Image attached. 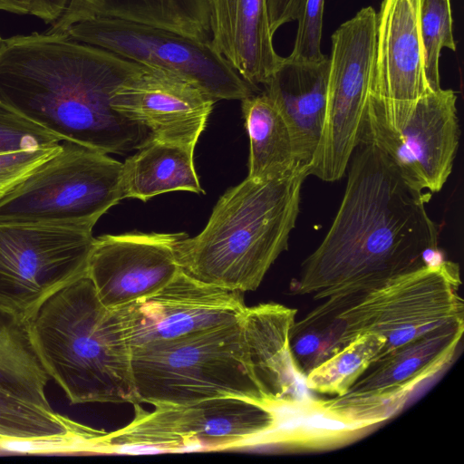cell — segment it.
Listing matches in <instances>:
<instances>
[{
    "label": "cell",
    "mask_w": 464,
    "mask_h": 464,
    "mask_svg": "<svg viewBox=\"0 0 464 464\" xmlns=\"http://www.w3.org/2000/svg\"><path fill=\"white\" fill-rule=\"evenodd\" d=\"M343 197L328 232L303 262L291 290L314 300L373 288L437 262L431 194L413 187L389 157L362 140L346 171Z\"/></svg>",
    "instance_id": "cell-1"
},
{
    "label": "cell",
    "mask_w": 464,
    "mask_h": 464,
    "mask_svg": "<svg viewBox=\"0 0 464 464\" xmlns=\"http://www.w3.org/2000/svg\"><path fill=\"white\" fill-rule=\"evenodd\" d=\"M141 66L64 34L15 35L0 44V102L62 141L124 154L150 132L113 110L111 96Z\"/></svg>",
    "instance_id": "cell-2"
},
{
    "label": "cell",
    "mask_w": 464,
    "mask_h": 464,
    "mask_svg": "<svg viewBox=\"0 0 464 464\" xmlns=\"http://www.w3.org/2000/svg\"><path fill=\"white\" fill-rule=\"evenodd\" d=\"M307 165L271 179L246 177L227 190L204 229L179 240L176 258L182 272L213 286L255 291L288 248L300 210Z\"/></svg>",
    "instance_id": "cell-3"
},
{
    "label": "cell",
    "mask_w": 464,
    "mask_h": 464,
    "mask_svg": "<svg viewBox=\"0 0 464 464\" xmlns=\"http://www.w3.org/2000/svg\"><path fill=\"white\" fill-rule=\"evenodd\" d=\"M26 324L45 372L71 404L137 403L131 349L87 276L47 298Z\"/></svg>",
    "instance_id": "cell-4"
},
{
    "label": "cell",
    "mask_w": 464,
    "mask_h": 464,
    "mask_svg": "<svg viewBox=\"0 0 464 464\" xmlns=\"http://www.w3.org/2000/svg\"><path fill=\"white\" fill-rule=\"evenodd\" d=\"M137 403L187 404L219 397L266 402L241 319L173 341L131 349Z\"/></svg>",
    "instance_id": "cell-5"
},
{
    "label": "cell",
    "mask_w": 464,
    "mask_h": 464,
    "mask_svg": "<svg viewBox=\"0 0 464 464\" xmlns=\"http://www.w3.org/2000/svg\"><path fill=\"white\" fill-rule=\"evenodd\" d=\"M459 265L439 260L373 288L325 298L310 313L334 330L341 350L372 332L385 337L381 354L440 327L464 323Z\"/></svg>",
    "instance_id": "cell-6"
},
{
    "label": "cell",
    "mask_w": 464,
    "mask_h": 464,
    "mask_svg": "<svg viewBox=\"0 0 464 464\" xmlns=\"http://www.w3.org/2000/svg\"><path fill=\"white\" fill-rule=\"evenodd\" d=\"M283 397L266 402L219 397L146 411L134 403L125 427L100 439L101 452L211 451L273 446Z\"/></svg>",
    "instance_id": "cell-7"
},
{
    "label": "cell",
    "mask_w": 464,
    "mask_h": 464,
    "mask_svg": "<svg viewBox=\"0 0 464 464\" xmlns=\"http://www.w3.org/2000/svg\"><path fill=\"white\" fill-rule=\"evenodd\" d=\"M123 198L121 162L63 140L57 153L0 199V224L92 230L98 219Z\"/></svg>",
    "instance_id": "cell-8"
},
{
    "label": "cell",
    "mask_w": 464,
    "mask_h": 464,
    "mask_svg": "<svg viewBox=\"0 0 464 464\" xmlns=\"http://www.w3.org/2000/svg\"><path fill=\"white\" fill-rule=\"evenodd\" d=\"M377 13L362 8L332 35L324 125L308 176L343 178L361 142L376 55Z\"/></svg>",
    "instance_id": "cell-9"
},
{
    "label": "cell",
    "mask_w": 464,
    "mask_h": 464,
    "mask_svg": "<svg viewBox=\"0 0 464 464\" xmlns=\"http://www.w3.org/2000/svg\"><path fill=\"white\" fill-rule=\"evenodd\" d=\"M92 230L0 224V309L26 322L52 295L87 276Z\"/></svg>",
    "instance_id": "cell-10"
},
{
    "label": "cell",
    "mask_w": 464,
    "mask_h": 464,
    "mask_svg": "<svg viewBox=\"0 0 464 464\" xmlns=\"http://www.w3.org/2000/svg\"><path fill=\"white\" fill-rule=\"evenodd\" d=\"M70 39L115 53L140 64L179 73L219 100H244L256 91L217 52L211 39H194L128 20L98 17L71 25Z\"/></svg>",
    "instance_id": "cell-11"
},
{
    "label": "cell",
    "mask_w": 464,
    "mask_h": 464,
    "mask_svg": "<svg viewBox=\"0 0 464 464\" xmlns=\"http://www.w3.org/2000/svg\"><path fill=\"white\" fill-rule=\"evenodd\" d=\"M246 308L238 291L204 284L180 270L157 293L113 311L133 349L235 324Z\"/></svg>",
    "instance_id": "cell-12"
},
{
    "label": "cell",
    "mask_w": 464,
    "mask_h": 464,
    "mask_svg": "<svg viewBox=\"0 0 464 464\" xmlns=\"http://www.w3.org/2000/svg\"><path fill=\"white\" fill-rule=\"evenodd\" d=\"M365 117L400 132L417 102L432 92L424 72L415 0H383Z\"/></svg>",
    "instance_id": "cell-13"
},
{
    "label": "cell",
    "mask_w": 464,
    "mask_h": 464,
    "mask_svg": "<svg viewBox=\"0 0 464 464\" xmlns=\"http://www.w3.org/2000/svg\"><path fill=\"white\" fill-rule=\"evenodd\" d=\"M456 105L453 90L430 92L398 133L365 117L361 141L375 144L413 187L439 192L451 174L459 142Z\"/></svg>",
    "instance_id": "cell-14"
},
{
    "label": "cell",
    "mask_w": 464,
    "mask_h": 464,
    "mask_svg": "<svg viewBox=\"0 0 464 464\" xmlns=\"http://www.w3.org/2000/svg\"><path fill=\"white\" fill-rule=\"evenodd\" d=\"M185 233H127L94 238L87 276L111 310L148 297L180 271L176 248Z\"/></svg>",
    "instance_id": "cell-15"
},
{
    "label": "cell",
    "mask_w": 464,
    "mask_h": 464,
    "mask_svg": "<svg viewBox=\"0 0 464 464\" xmlns=\"http://www.w3.org/2000/svg\"><path fill=\"white\" fill-rule=\"evenodd\" d=\"M216 101L189 79L143 65L113 92L117 112L159 140L195 148Z\"/></svg>",
    "instance_id": "cell-16"
},
{
    "label": "cell",
    "mask_w": 464,
    "mask_h": 464,
    "mask_svg": "<svg viewBox=\"0 0 464 464\" xmlns=\"http://www.w3.org/2000/svg\"><path fill=\"white\" fill-rule=\"evenodd\" d=\"M464 323L426 333L380 354L344 395L406 405L413 392L455 358Z\"/></svg>",
    "instance_id": "cell-17"
},
{
    "label": "cell",
    "mask_w": 464,
    "mask_h": 464,
    "mask_svg": "<svg viewBox=\"0 0 464 464\" xmlns=\"http://www.w3.org/2000/svg\"><path fill=\"white\" fill-rule=\"evenodd\" d=\"M207 3L214 48L248 83L266 84L282 59L273 45L266 0Z\"/></svg>",
    "instance_id": "cell-18"
},
{
    "label": "cell",
    "mask_w": 464,
    "mask_h": 464,
    "mask_svg": "<svg viewBox=\"0 0 464 464\" xmlns=\"http://www.w3.org/2000/svg\"><path fill=\"white\" fill-rule=\"evenodd\" d=\"M330 58L282 57L264 92L276 103L294 137L299 161L308 166L317 148L326 107Z\"/></svg>",
    "instance_id": "cell-19"
},
{
    "label": "cell",
    "mask_w": 464,
    "mask_h": 464,
    "mask_svg": "<svg viewBox=\"0 0 464 464\" xmlns=\"http://www.w3.org/2000/svg\"><path fill=\"white\" fill-rule=\"evenodd\" d=\"M296 310L276 303L246 308L241 324L258 382L272 399L299 395L304 377L291 350Z\"/></svg>",
    "instance_id": "cell-20"
},
{
    "label": "cell",
    "mask_w": 464,
    "mask_h": 464,
    "mask_svg": "<svg viewBox=\"0 0 464 464\" xmlns=\"http://www.w3.org/2000/svg\"><path fill=\"white\" fill-rule=\"evenodd\" d=\"M98 17L138 22L198 40L211 36L207 0H72L45 32L64 34L75 23Z\"/></svg>",
    "instance_id": "cell-21"
},
{
    "label": "cell",
    "mask_w": 464,
    "mask_h": 464,
    "mask_svg": "<svg viewBox=\"0 0 464 464\" xmlns=\"http://www.w3.org/2000/svg\"><path fill=\"white\" fill-rule=\"evenodd\" d=\"M194 149L150 136L122 163L124 198L146 201L170 191L204 193L194 167Z\"/></svg>",
    "instance_id": "cell-22"
},
{
    "label": "cell",
    "mask_w": 464,
    "mask_h": 464,
    "mask_svg": "<svg viewBox=\"0 0 464 464\" xmlns=\"http://www.w3.org/2000/svg\"><path fill=\"white\" fill-rule=\"evenodd\" d=\"M241 102L249 138L247 177L271 179L303 164L290 127L276 103L264 92Z\"/></svg>",
    "instance_id": "cell-23"
},
{
    "label": "cell",
    "mask_w": 464,
    "mask_h": 464,
    "mask_svg": "<svg viewBox=\"0 0 464 464\" xmlns=\"http://www.w3.org/2000/svg\"><path fill=\"white\" fill-rule=\"evenodd\" d=\"M49 379L26 322L0 309V390L50 408L45 393Z\"/></svg>",
    "instance_id": "cell-24"
},
{
    "label": "cell",
    "mask_w": 464,
    "mask_h": 464,
    "mask_svg": "<svg viewBox=\"0 0 464 464\" xmlns=\"http://www.w3.org/2000/svg\"><path fill=\"white\" fill-rule=\"evenodd\" d=\"M102 430L0 390V442L93 436Z\"/></svg>",
    "instance_id": "cell-25"
},
{
    "label": "cell",
    "mask_w": 464,
    "mask_h": 464,
    "mask_svg": "<svg viewBox=\"0 0 464 464\" xmlns=\"http://www.w3.org/2000/svg\"><path fill=\"white\" fill-rule=\"evenodd\" d=\"M385 343L384 336L372 332L357 336L310 371L304 376V386L320 394L344 395L381 354Z\"/></svg>",
    "instance_id": "cell-26"
},
{
    "label": "cell",
    "mask_w": 464,
    "mask_h": 464,
    "mask_svg": "<svg viewBox=\"0 0 464 464\" xmlns=\"http://www.w3.org/2000/svg\"><path fill=\"white\" fill-rule=\"evenodd\" d=\"M423 50L426 80L432 92L440 90L439 60L442 48L456 50L450 0H415Z\"/></svg>",
    "instance_id": "cell-27"
},
{
    "label": "cell",
    "mask_w": 464,
    "mask_h": 464,
    "mask_svg": "<svg viewBox=\"0 0 464 464\" xmlns=\"http://www.w3.org/2000/svg\"><path fill=\"white\" fill-rule=\"evenodd\" d=\"M61 141L44 127L0 102V154Z\"/></svg>",
    "instance_id": "cell-28"
},
{
    "label": "cell",
    "mask_w": 464,
    "mask_h": 464,
    "mask_svg": "<svg viewBox=\"0 0 464 464\" xmlns=\"http://www.w3.org/2000/svg\"><path fill=\"white\" fill-rule=\"evenodd\" d=\"M60 149L58 142L0 154V199Z\"/></svg>",
    "instance_id": "cell-29"
},
{
    "label": "cell",
    "mask_w": 464,
    "mask_h": 464,
    "mask_svg": "<svg viewBox=\"0 0 464 464\" xmlns=\"http://www.w3.org/2000/svg\"><path fill=\"white\" fill-rule=\"evenodd\" d=\"M324 0H305L300 17L291 57L317 61L324 57L321 52Z\"/></svg>",
    "instance_id": "cell-30"
},
{
    "label": "cell",
    "mask_w": 464,
    "mask_h": 464,
    "mask_svg": "<svg viewBox=\"0 0 464 464\" xmlns=\"http://www.w3.org/2000/svg\"><path fill=\"white\" fill-rule=\"evenodd\" d=\"M304 2L305 0H266L272 34L283 24L298 20Z\"/></svg>",
    "instance_id": "cell-31"
},
{
    "label": "cell",
    "mask_w": 464,
    "mask_h": 464,
    "mask_svg": "<svg viewBox=\"0 0 464 464\" xmlns=\"http://www.w3.org/2000/svg\"><path fill=\"white\" fill-rule=\"evenodd\" d=\"M72 0H30L29 14L53 24L67 10Z\"/></svg>",
    "instance_id": "cell-32"
},
{
    "label": "cell",
    "mask_w": 464,
    "mask_h": 464,
    "mask_svg": "<svg viewBox=\"0 0 464 464\" xmlns=\"http://www.w3.org/2000/svg\"><path fill=\"white\" fill-rule=\"evenodd\" d=\"M0 10L26 14L30 11V0H0Z\"/></svg>",
    "instance_id": "cell-33"
},
{
    "label": "cell",
    "mask_w": 464,
    "mask_h": 464,
    "mask_svg": "<svg viewBox=\"0 0 464 464\" xmlns=\"http://www.w3.org/2000/svg\"><path fill=\"white\" fill-rule=\"evenodd\" d=\"M2 40H3V39H2V38H1V36H0V44H1V43H2Z\"/></svg>",
    "instance_id": "cell-34"
}]
</instances>
